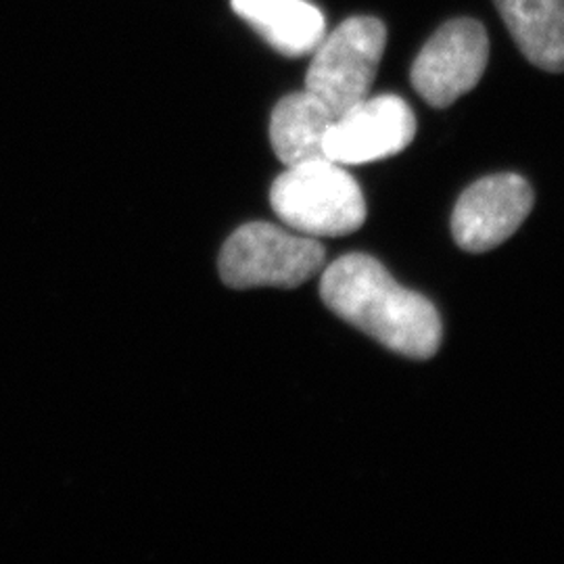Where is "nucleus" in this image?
Instances as JSON below:
<instances>
[{"label": "nucleus", "instance_id": "obj_10", "mask_svg": "<svg viewBox=\"0 0 564 564\" xmlns=\"http://www.w3.org/2000/svg\"><path fill=\"white\" fill-rule=\"evenodd\" d=\"M335 113L310 90L286 95L270 120L272 149L286 167L324 158V137Z\"/></svg>", "mask_w": 564, "mask_h": 564}, {"label": "nucleus", "instance_id": "obj_1", "mask_svg": "<svg viewBox=\"0 0 564 564\" xmlns=\"http://www.w3.org/2000/svg\"><path fill=\"white\" fill-rule=\"evenodd\" d=\"M321 297L341 321L405 358L429 360L442 345L435 305L402 286L366 253H347L330 263L321 281Z\"/></svg>", "mask_w": 564, "mask_h": 564}, {"label": "nucleus", "instance_id": "obj_6", "mask_svg": "<svg viewBox=\"0 0 564 564\" xmlns=\"http://www.w3.org/2000/svg\"><path fill=\"white\" fill-rule=\"evenodd\" d=\"M416 118L402 97H366L330 123L324 158L341 165L379 162L398 155L414 141Z\"/></svg>", "mask_w": 564, "mask_h": 564}, {"label": "nucleus", "instance_id": "obj_8", "mask_svg": "<svg viewBox=\"0 0 564 564\" xmlns=\"http://www.w3.org/2000/svg\"><path fill=\"white\" fill-rule=\"evenodd\" d=\"M232 9L286 57L312 55L326 34L323 11L307 0H232Z\"/></svg>", "mask_w": 564, "mask_h": 564}, {"label": "nucleus", "instance_id": "obj_2", "mask_svg": "<svg viewBox=\"0 0 564 564\" xmlns=\"http://www.w3.org/2000/svg\"><path fill=\"white\" fill-rule=\"evenodd\" d=\"M276 216L305 237H345L366 223L362 188L326 158L289 165L270 188Z\"/></svg>", "mask_w": 564, "mask_h": 564}, {"label": "nucleus", "instance_id": "obj_4", "mask_svg": "<svg viewBox=\"0 0 564 564\" xmlns=\"http://www.w3.org/2000/svg\"><path fill=\"white\" fill-rule=\"evenodd\" d=\"M387 30L377 18H349L312 51L305 90L339 116L362 101L383 59Z\"/></svg>", "mask_w": 564, "mask_h": 564}, {"label": "nucleus", "instance_id": "obj_9", "mask_svg": "<svg viewBox=\"0 0 564 564\" xmlns=\"http://www.w3.org/2000/svg\"><path fill=\"white\" fill-rule=\"evenodd\" d=\"M521 53L545 72H564V0H496Z\"/></svg>", "mask_w": 564, "mask_h": 564}, {"label": "nucleus", "instance_id": "obj_5", "mask_svg": "<svg viewBox=\"0 0 564 564\" xmlns=\"http://www.w3.org/2000/svg\"><path fill=\"white\" fill-rule=\"evenodd\" d=\"M489 59V39L475 20L447 21L412 65V86L433 107H447L473 90Z\"/></svg>", "mask_w": 564, "mask_h": 564}, {"label": "nucleus", "instance_id": "obj_3", "mask_svg": "<svg viewBox=\"0 0 564 564\" xmlns=\"http://www.w3.org/2000/svg\"><path fill=\"white\" fill-rule=\"evenodd\" d=\"M323 242L270 223L241 226L224 242L218 270L230 289H295L324 268Z\"/></svg>", "mask_w": 564, "mask_h": 564}, {"label": "nucleus", "instance_id": "obj_7", "mask_svg": "<svg viewBox=\"0 0 564 564\" xmlns=\"http://www.w3.org/2000/svg\"><path fill=\"white\" fill-rule=\"evenodd\" d=\"M533 202V191L523 176L496 174L475 182L454 207V241L470 253L491 251L521 228Z\"/></svg>", "mask_w": 564, "mask_h": 564}]
</instances>
